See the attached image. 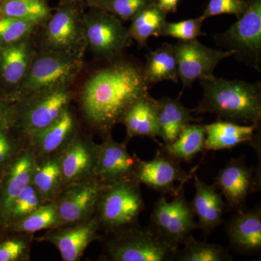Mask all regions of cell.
<instances>
[{"label":"cell","mask_w":261,"mask_h":261,"mask_svg":"<svg viewBox=\"0 0 261 261\" xmlns=\"http://www.w3.org/2000/svg\"><path fill=\"white\" fill-rule=\"evenodd\" d=\"M143 66L121 56L108 61L84 82L81 108L87 123L103 138L111 135L134 103L150 96Z\"/></svg>","instance_id":"1"},{"label":"cell","mask_w":261,"mask_h":261,"mask_svg":"<svg viewBox=\"0 0 261 261\" xmlns=\"http://www.w3.org/2000/svg\"><path fill=\"white\" fill-rule=\"evenodd\" d=\"M200 81L203 97L196 113H213L220 119L258 126L261 118V84L212 76Z\"/></svg>","instance_id":"2"},{"label":"cell","mask_w":261,"mask_h":261,"mask_svg":"<svg viewBox=\"0 0 261 261\" xmlns=\"http://www.w3.org/2000/svg\"><path fill=\"white\" fill-rule=\"evenodd\" d=\"M84 58L60 51L37 49L23 82L10 100L73 87L84 68Z\"/></svg>","instance_id":"3"},{"label":"cell","mask_w":261,"mask_h":261,"mask_svg":"<svg viewBox=\"0 0 261 261\" xmlns=\"http://www.w3.org/2000/svg\"><path fill=\"white\" fill-rule=\"evenodd\" d=\"M74 98L75 92L70 87L14 101L5 126L16 130L28 142L60 118Z\"/></svg>","instance_id":"4"},{"label":"cell","mask_w":261,"mask_h":261,"mask_svg":"<svg viewBox=\"0 0 261 261\" xmlns=\"http://www.w3.org/2000/svg\"><path fill=\"white\" fill-rule=\"evenodd\" d=\"M86 7V3L58 5L39 28V49L84 58L87 49L83 21Z\"/></svg>","instance_id":"5"},{"label":"cell","mask_w":261,"mask_h":261,"mask_svg":"<svg viewBox=\"0 0 261 261\" xmlns=\"http://www.w3.org/2000/svg\"><path fill=\"white\" fill-rule=\"evenodd\" d=\"M104 257L111 261H169L176 258L178 247L163 240L150 227L140 225L110 233Z\"/></svg>","instance_id":"6"},{"label":"cell","mask_w":261,"mask_h":261,"mask_svg":"<svg viewBox=\"0 0 261 261\" xmlns=\"http://www.w3.org/2000/svg\"><path fill=\"white\" fill-rule=\"evenodd\" d=\"M144 211L140 184L126 179L108 185L98 201L95 215L100 228L111 233L139 225Z\"/></svg>","instance_id":"7"},{"label":"cell","mask_w":261,"mask_h":261,"mask_svg":"<svg viewBox=\"0 0 261 261\" xmlns=\"http://www.w3.org/2000/svg\"><path fill=\"white\" fill-rule=\"evenodd\" d=\"M89 8L83 18L87 49L96 58L107 61L122 56L125 49L133 45L128 29L115 15Z\"/></svg>","instance_id":"8"},{"label":"cell","mask_w":261,"mask_h":261,"mask_svg":"<svg viewBox=\"0 0 261 261\" xmlns=\"http://www.w3.org/2000/svg\"><path fill=\"white\" fill-rule=\"evenodd\" d=\"M216 44L235 50L238 61L260 71L261 0H250L248 7L226 32L215 36Z\"/></svg>","instance_id":"9"},{"label":"cell","mask_w":261,"mask_h":261,"mask_svg":"<svg viewBox=\"0 0 261 261\" xmlns=\"http://www.w3.org/2000/svg\"><path fill=\"white\" fill-rule=\"evenodd\" d=\"M169 202L165 196L154 204L150 216L149 227L168 243L178 247L198 228L190 202H187L183 187Z\"/></svg>","instance_id":"10"},{"label":"cell","mask_w":261,"mask_h":261,"mask_svg":"<svg viewBox=\"0 0 261 261\" xmlns=\"http://www.w3.org/2000/svg\"><path fill=\"white\" fill-rule=\"evenodd\" d=\"M108 185L97 178L65 187L53 200L58 221L54 228L84 222L95 215L98 201Z\"/></svg>","instance_id":"11"},{"label":"cell","mask_w":261,"mask_h":261,"mask_svg":"<svg viewBox=\"0 0 261 261\" xmlns=\"http://www.w3.org/2000/svg\"><path fill=\"white\" fill-rule=\"evenodd\" d=\"M178 65V79L184 88L190 87L194 82L214 75L218 64L237 51L213 49L196 40L178 41L174 44Z\"/></svg>","instance_id":"12"},{"label":"cell","mask_w":261,"mask_h":261,"mask_svg":"<svg viewBox=\"0 0 261 261\" xmlns=\"http://www.w3.org/2000/svg\"><path fill=\"white\" fill-rule=\"evenodd\" d=\"M214 186L224 196L226 207L242 211L248 196L260 189V177H258V171L247 166L245 155L240 156L230 160L220 170Z\"/></svg>","instance_id":"13"},{"label":"cell","mask_w":261,"mask_h":261,"mask_svg":"<svg viewBox=\"0 0 261 261\" xmlns=\"http://www.w3.org/2000/svg\"><path fill=\"white\" fill-rule=\"evenodd\" d=\"M99 229V220L94 215L92 219L80 224L49 229L37 240L53 244L63 261H78L91 243L102 240Z\"/></svg>","instance_id":"14"},{"label":"cell","mask_w":261,"mask_h":261,"mask_svg":"<svg viewBox=\"0 0 261 261\" xmlns=\"http://www.w3.org/2000/svg\"><path fill=\"white\" fill-rule=\"evenodd\" d=\"M98 147L99 144L88 136L79 134L58 154L65 187L95 177Z\"/></svg>","instance_id":"15"},{"label":"cell","mask_w":261,"mask_h":261,"mask_svg":"<svg viewBox=\"0 0 261 261\" xmlns=\"http://www.w3.org/2000/svg\"><path fill=\"white\" fill-rule=\"evenodd\" d=\"M187 178L188 174L181 167L180 162L162 150L150 161L138 159L134 173V179L140 185H145L155 191L172 195L178 191L175 183H183Z\"/></svg>","instance_id":"16"},{"label":"cell","mask_w":261,"mask_h":261,"mask_svg":"<svg viewBox=\"0 0 261 261\" xmlns=\"http://www.w3.org/2000/svg\"><path fill=\"white\" fill-rule=\"evenodd\" d=\"M35 155L27 147L10 161L2 171L0 177V228H3L10 206L17 196L32 181L35 167Z\"/></svg>","instance_id":"17"},{"label":"cell","mask_w":261,"mask_h":261,"mask_svg":"<svg viewBox=\"0 0 261 261\" xmlns=\"http://www.w3.org/2000/svg\"><path fill=\"white\" fill-rule=\"evenodd\" d=\"M99 144L95 177L107 185L134 179L138 158L132 156L124 143H118L109 135Z\"/></svg>","instance_id":"18"},{"label":"cell","mask_w":261,"mask_h":261,"mask_svg":"<svg viewBox=\"0 0 261 261\" xmlns=\"http://www.w3.org/2000/svg\"><path fill=\"white\" fill-rule=\"evenodd\" d=\"M79 135L76 117L68 108L60 118L28 141L36 159L58 155Z\"/></svg>","instance_id":"19"},{"label":"cell","mask_w":261,"mask_h":261,"mask_svg":"<svg viewBox=\"0 0 261 261\" xmlns=\"http://www.w3.org/2000/svg\"><path fill=\"white\" fill-rule=\"evenodd\" d=\"M193 179L195 193L190 205L198 219V228L204 236H208L215 228L222 224L226 203L214 185H207L195 173Z\"/></svg>","instance_id":"20"},{"label":"cell","mask_w":261,"mask_h":261,"mask_svg":"<svg viewBox=\"0 0 261 261\" xmlns=\"http://www.w3.org/2000/svg\"><path fill=\"white\" fill-rule=\"evenodd\" d=\"M230 245L240 253H254L261 248L260 206L238 211L226 224Z\"/></svg>","instance_id":"21"},{"label":"cell","mask_w":261,"mask_h":261,"mask_svg":"<svg viewBox=\"0 0 261 261\" xmlns=\"http://www.w3.org/2000/svg\"><path fill=\"white\" fill-rule=\"evenodd\" d=\"M33 38L0 46V80L13 92L23 82L37 51Z\"/></svg>","instance_id":"22"},{"label":"cell","mask_w":261,"mask_h":261,"mask_svg":"<svg viewBox=\"0 0 261 261\" xmlns=\"http://www.w3.org/2000/svg\"><path fill=\"white\" fill-rule=\"evenodd\" d=\"M205 129V149H231L240 144L254 142L258 126L240 125L235 122L219 119L204 125Z\"/></svg>","instance_id":"23"},{"label":"cell","mask_w":261,"mask_h":261,"mask_svg":"<svg viewBox=\"0 0 261 261\" xmlns=\"http://www.w3.org/2000/svg\"><path fill=\"white\" fill-rule=\"evenodd\" d=\"M121 123L126 127L128 139H155L159 133L157 99L151 96L139 99L125 113Z\"/></svg>","instance_id":"24"},{"label":"cell","mask_w":261,"mask_h":261,"mask_svg":"<svg viewBox=\"0 0 261 261\" xmlns=\"http://www.w3.org/2000/svg\"><path fill=\"white\" fill-rule=\"evenodd\" d=\"M181 93L178 98L163 97L157 100L159 133L165 144L172 143L180 132L189 124L200 120L192 116L189 110L180 101Z\"/></svg>","instance_id":"25"},{"label":"cell","mask_w":261,"mask_h":261,"mask_svg":"<svg viewBox=\"0 0 261 261\" xmlns=\"http://www.w3.org/2000/svg\"><path fill=\"white\" fill-rule=\"evenodd\" d=\"M143 68L146 82L150 87L163 81L177 84L179 79L174 44L165 42L155 50L149 51Z\"/></svg>","instance_id":"26"},{"label":"cell","mask_w":261,"mask_h":261,"mask_svg":"<svg viewBox=\"0 0 261 261\" xmlns=\"http://www.w3.org/2000/svg\"><path fill=\"white\" fill-rule=\"evenodd\" d=\"M31 184L44 202H53L65 188L58 155L37 160Z\"/></svg>","instance_id":"27"},{"label":"cell","mask_w":261,"mask_h":261,"mask_svg":"<svg viewBox=\"0 0 261 261\" xmlns=\"http://www.w3.org/2000/svg\"><path fill=\"white\" fill-rule=\"evenodd\" d=\"M205 129L204 124L190 123L183 128L172 143L163 146V151L178 162L191 161L205 149Z\"/></svg>","instance_id":"28"},{"label":"cell","mask_w":261,"mask_h":261,"mask_svg":"<svg viewBox=\"0 0 261 261\" xmlns=\"http://www.w3.org/2000/svg\"><path fill=\"white\" fill-rule=\"evenodd\" d=\"M167 13L160 9L154 3L141 10L134 17L128 29L132 40L140 48L147 47L151 37H159V33L166 23Z\"/></svg>","instance_id":"29"},{"label":"cell","mask_w":261,"mask_h":261,"mask_svg":"<svg viewBox=\"0 0 261 261\" xmlns=\"http://www.w3.org/2000/svg\"><path fill=\"white\" fill-rule=\"evenodd\" d=\"M53 9L47 0H0V16L20 19L41 25Z\"/></svg>","instance_id":"30"},{"label":"cell","mask_w":261,"mask_h":261,"mask_svg":"<svg viewBox=\"0 0 261 261\" xmlns=\"http://www.w3.org/2000/svg\"><path fill=\"white\" fill-rule=\"evenodd\" d=\"M185 247L177 251L178 261H231L232 255L221 245L199 242L192 234L185 240Z\"/></svg>","instance_id":"31"},{"label":"cell","mask_w":261,"mask_h":261,"mask_svg":"<svg viewBox=\"0 0 261 261\" xmlns=\"http://www.w3.org/2000/svg\"><path fill=\"white\" fill-rule=\"evenodd\" d=\"M58 221L56 204L45 202L29 216L11 225L7 231L12 233H34L43 229H53Z\"/></svg>","instance_id":"32"},{"label":"cell","mask_w":261,"mask_h":261,"mask_svg":"<svg viewBox=\"0 0 261 261\" xmlns=\"http://www.w3.org/2000/svg\"><path fill=\"white\" fill-rule=\"evenodd\" d=\"M44 203L45 202H44L35 187L32 184H29L13 201L2 229L6 230L11 225L37 210L39 206Z\"/></svg>","instance_id":"33"},{"label":"cell","mask_w":261,"mask_h":261,"mask_svg":"<svg viewBox=\"0 0 261 261\" xmlns=\"http://www.w3.org/2000/svg\"><path fill=\"white\" fill-rule=\"evenodd\" d=\"M153 3L154 0H89L86 2V5L108 12L122 21H128L141 10Z\"/></svg>","instance_id":"34"},{"label":"cell","mask_w":261,"mask_h":261,"mask_svg":"<svg viewBox=\"0 0 261 261\" xmlns=\"http://www.w3.org/2000/svg\"><path fill=\"white\" fill-rule=\"evenodd\" d=\"M40 25L20 19L0 16V46L34 37Z\"/></svg>","instance_id":"35"},{"label":"cell","mask_w":261,"mask_h":261,"mask_svg":"<svg viewBox=\"0 0 261 261\" xmlns=\"http://www.w3.org/2000/svg\"><path fill=\"white\" fill-rule=\"evenodd\" d=\"M15 233V236L0 240V261L30 260L33 233Z\"/></svg>","instance_id":"36"},{"label":"cell","mask_w":261,"mask_h":261,"mask_svg":"<svg viewBox=\"0 0 261 261\" xmlns=\"http://www.w3.org/2000/svg\"><path fill=\"white\" fill-rule=\"evenodd\" d=\"M205 20L201 15L198 18L187 19L181 21H166L159 33V37H172L184 42L196 40L200 36L205 35L202 32V25Z\"/></svg>","instance_id":"37"},{"label":"cell","mask_w":261,"mask_h":261,"mask_svg":"<svg viewBox=\"0 0 261 261\" xmlns=\"http://www.w3.org/2000/svg\"><path fill=\"white\" fill-rule=\"evenodd\" d=\"M250 0H210L202 16L207 19L216 15H233L237 18L243 14Z\"/></svg>","instance_id":"38"},{"label":"cell","mask_w":261,"mask_h":261,"mask_svg":"<svg viewBox=\"0 0 261 261\" xmlns=\"http://www.w3.org/2000/svg\"><path fill=\"white\" fill-rule=\"evenodd\" d=\"M21 149L20 142L13 137L6 126L0 128V172Z\"/></svg>","instance_id":"39"},{"label":"cell","mask_w":261,"mask_h":261,"mask_svg":"<svg viewBox=\"0 0 261 261\" xmlns=\"http://www.w3.org/2000/svg\"><path fill=\"white\" fill-rule=\"evenodd\" d=\"M180 0H154V4L166 13H175L177 12Z\"/></svg>","instance_id":"40"},{"label":"cell","mask_w":261,"mask_h":261,"mask_svg":"<svg viewBox=\"0 0 261 261\" xmlns=\"http://www.w3.org/2000/svg\"><path fill=\"white\" fill-rule=\"evenodd\" d=\"M10 106L8 101L0 99V128L6 125Z\"/></svg>","instance_id":"41"},{"label":"cell","mask_w":261,"mask_h":261,"mask_svg":"<svg viewBox=\"0 0 261 261\" xmlns=\"http://www.w3.org/2000/svg\"><path fill=\"white\" fill-rule=\"evenodd\" d=\"M89 0H59V5L69 4L73 3H86Z\"/></svg>","instance_id":"42"},{"label":"cell","mask_w":261,"mask_h":261,"mask_svg":"<svg viewBox=\"0 0 261 261\" xmlns=\"http://www.w3.org/2000/svg\"><path fill=\"white\" fill-rule=\"evenodd\" d=\"M0 177H1V175H0Z\"/></svg>","instance_id":"43"}]
</instances>
